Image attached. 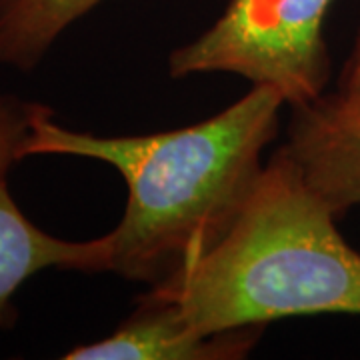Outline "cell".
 <instances>
[{
  "instance_id": "cell-1",
  "label": "cell",
  "mask_w": 360,
  "mask_h": 360,
  "mask_svg": "<svg viewBox=\"0 0 360 360\" xmlns=\"http://www.w3.org/2000/svg\"><path fill=\"white\" fill-rule=\"evenodd\" d=\"M283 94L255 84L217 116L146 136H96L54 122L44 108L22 156L63 155L115 167L129 186L124 217L103 236L101 272L158 284L226 234L262 172Z\"/></svg>"
},
{
  "instance_id": "cell-2",
  "label": "cell",
  "mask_w": 360,
  "mask_h": 360,
  "mask_svg": "<svg viewBox=\"0 0 360 360\" xmlns=\"http://www.w3.org/2000/svg\"><path fill=\"white\" fill-rule=\"evenodd\" d=\"M335 220L283 146L226 234L153 290L172 298L198 335L288 316L360 314V252Z\"/></svg>"
},
{
  "instance_id": "cell-3",
  "label": "cell",
  "mask_w": 360,
  "mask_h": 360,
  "mask_svg": "<svg viewBox=\"0 0 360 360\" xmlns=\"http://www.w3.org/2000/svg\"><path fill=\"white\" fill-rule=\"evenodd\" d=\"M330 0H231L219 20L170 54V77L234 72L290 106L324 94L330 60L322 25Z\"/></svg>"
},
{
  "instance_id": "cell-4",
  "label": "cell",
  "mask_w": 360,
  "mask_h": 360,
  "mask_svg": "<svg viewBox=\"0 0 360 360\" xmlns=\"http://www.w3.org/2000/svg\"><path fill=\"white\" fill-rule=\"evenodd\" d=\"M286 153L336 217L360 206V98L321 94L292 106Z\"/></svg>"
},
{
  "instance_id": "cell-5",
  "label": "cell",
  "mask_w": 360,
  "mask_h": 360,
  "mask_svg": "<svg viewBox=\"0 0 360 360\" xmlns=\"http://www.w3.org/2000/svg\"><path fill=\"white\" fill-rule=\"evenodd\" d=\"M262 326L198 335L179 304L150 290L115 333L98 342L68 350L66 360H231L243 359L260 338Z\"/></svg>"
},
{
  "instance_id": "cell-6",
  "label": "cell",
  "mask_w": 360,
  "mask_h": 360,
  "mask_svg": "<svg viewBox=\"0 0 360 360\" xmlns=\"http://www.w3.org/2000/svg\"><path fill=\"white\" fill-rule=\"evenodd\" d=\"M104 243L65 240L39 229L14 202L6 176H0V328L16 319L13 296L22 284L46 269L101 272Z\"/></svg>"
},
{
  "instance_id": "cell-7",
  "label": "cell",
  "mask_w": 360,
  "mask_h": 360,
  "mask_svg": "<svg viewBox=\"0 0 360 360\" xmlns=\"http://www.w3.org/2000/svg\"><path fill=\"white\" fill-rule=\"evenodd\" d=\"M103 0H0V65L30 70L72 22Z\"/></svg>"
},
{
  "instance_id": "cell-8",
  "label": "cell",
  "mask_w": 360,
  "mask_h": 360,
  "mask_svg": "<svg viewBox=\"0 0 360 360\" xmlns=\"http://www.w3.org/2000/svg\"><path fill=\"white\" fill-rule=\"evenodd\" d=\"M44 108L49 106L0 92V176H6L13 165L25 160L22 148Z\"/></svg>"
}]
</instances>
